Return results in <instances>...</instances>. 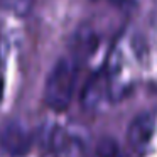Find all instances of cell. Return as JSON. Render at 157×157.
Returning a JSON list of instances; mask_svg holds the SVG:
<instances>
[{
  "label": "cell",
  "mask_w": 157,
  "mask_h": 157,
  "mask_svg": "<svg viewBox=\"0 0 157 157\" xmlns=\"http://www.w3.org/2000/svg\"><path fill=\"white\" fill-rule=\"evenodd\" d=\"M90 157H103V155H100V154H96V152H93V154H91V155H90Z\"/></svg>",
  "instance_id": "52a82bcc"
},
{
  "label": "cell",
  "mask_w": 157,
  "mask_h": 157,
  "mask_svg": "<svg viewBox=\"0 0 157 157\" xmlns=\"http://www.w3.org/2000/svg\"><path fill=\"white\" fill-rule=\"evenodd\" d=\"M78 79V59L64 56L51 68L44 85V103L54 112H63L71 105Z\"/></svg>",
  "instance_id": "6da1fadb"
},
{
  "label": "cell",
  "mask_w": 157,
  "mask_h": 157,
  "mask_svg": "<svg viewBox=\"0 0 157 157\" xmlns=\"http://www.w3.org/2000/svg\"><path fill=\"white\" fill-rule=\"evenodd\" d=\"M81 103L85 110H90V112H101L106 108L108 103H113L105 69L93 75L91 79L86 83L81 95Z\"/></svg>",
  "instance_id": "277c9868"
},
{
  "label": "cell",
  "mask_w": 157,
  "mask_h": 157,
  "mask_svg": "<svg viewBox=\"0 0 157 157\" xmlns=\"http://www.w3.org/2000/svg\"><path fill=\"white\" fill-rule=\"evenodd\" d=\"M36 0H0V7L7 10L9 14L17 15V17H25L32 10Z\"/></svg>",
  "instance_id": "8992f818"
},
{
  "label": "cell",
  "mask_w": 157,
  "mask_h": 157,
  "mask_svg": "<svg viewBox=\"0 0 157 157\" xmlns=\"http://www.w3.org/2000/svg\"><path fill=\"white\" fill-rule=\"evenodd\" d=\"M32 132L21 118H9L0 125V149L10 157H24L32 149Z\"/></svg>",
  "instance_id": "3957f363"
},
{
  "label": "cell",
  "mask_w": 157,
  "mask_h": 157,
  "mask_svg": "<svg viewBox=\"0 0 157 157\" xmlns=\"http://www.w3.org/2000/svg\"><path fill=\"white\" fill-rule=\"evenodd\" d=\"M154 130H155V118L150 113H140V115H137L132 120V123L128 127V132H127L130 147L139 154L145 152L150 140H152Z\"/></svg>",
  "instance_id": "5b68a950"
},
{
  "label": "cell",
  "mask_w": 157,
  "mask_h": 157,
  "mask_svg": "<svg viewBox=\"0 0 157 157\" xmlns=\"http://www.w3.org/2000/svg\"><path fill=\"white\" fill-rule=\"evenodd\" d=\"M88 132L79 125L56 127L49 139L54 157H88Z\"/></svg>",
  "instance_id": "7a4b0ae2"
}]
</instances>
